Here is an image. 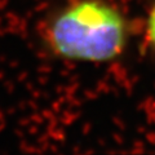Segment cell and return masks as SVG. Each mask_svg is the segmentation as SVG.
Segmentation results:
<instances>
[{
  "label": "cell",
  "instance_id": "6da1fadb",
  "mask_svg": "<svg viewBox=\"0 0 155 155\" xmlns=\"http://www.w3.org/2000/svg\"><path fill=\"white\" fill-rule=\"evenodd\" d=\"M49 40L57 54L67 60L106 62L123 52L127 26L118 9L98 0H84L54 19Z\"/></svg>",
  "mask_w": 155,
  "mask_h": 155
},
{
  "label": "cell",
  "instance_id": "7a4b0ae2",
  "mask_svg": "<svg viewBox=\"0 0 155 155\" xmlns=\"http://www.w3.org/2000/svg\"><path fill=\"white\" fill-rule=\"evenodd\" d=\"M147 28H149V38H150V40H151L153 45L155 47V7L153 8V11L149 16Z\"/></svg>",
  "mask_w": 155,
  "mask_h": 155
}]
</instances>
